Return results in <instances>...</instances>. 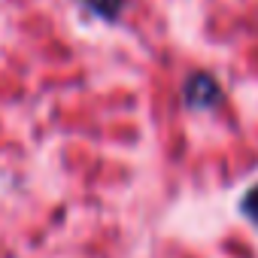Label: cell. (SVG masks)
<instances>
[{
    "label": "cell",
    "mask_w": 258,
    "mask_h": 258,
    "mask_svg": "<svg viewBox=\"0 0 258 258\" xmlns=\"http://www.w3.org/2000/svg\"><path fill=\"white\" fill-rule=\"evenodd\" d=\"M240 210L249 216V222L258 228V185H252L249 191H246V198H243V204H240Z\"/></svg>",
    "instance_id": "obj_1"
}]
</instances>
